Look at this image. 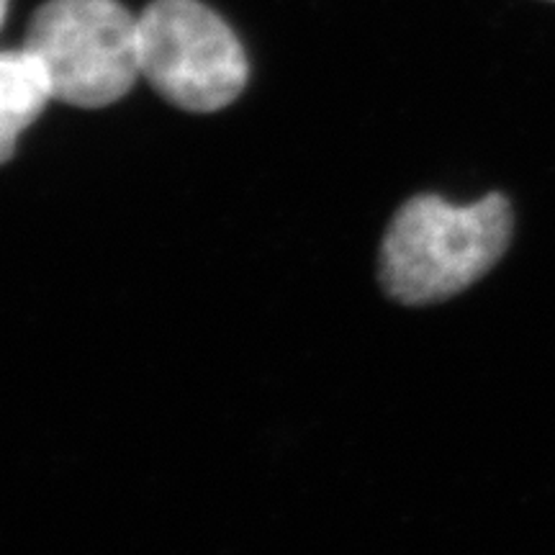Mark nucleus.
I'll list each match as a JSON object with an SVG mask.
<instances>
[{
  "label": "nucleus",
  "instance_id": "nucleus-1",
  "mask_svg": "<svg viewBox=\"0 0 555 555\" xmlns=\"http://www.w3.org/2000/svg\"><path fill=\"white\" fill-rule=\"evenodd\" d=\"M512 206L502 193L457 206L425 193L399 208L380 245V283L409 307L446 301L489 273L512 242Z\"/></svg>",
  "mask_w": 555,
  "mask_h": 555
},
{
  "label": "nucleus",
  "instance_id": "nucleus-2",
  "mask_svg": "<svg viewBox=\"0 0 555 555\" xmlns=\"http://www.w3.org/2000/svg\"><path fill=\"white\" fill-rule=\"evenodd\" d=\"M29 50L54 101L103 108L129 93L139 67V21L116 0H50L34 13Z\"/></svg>",
  "mask_w": 555,
  "mask_h": 555
},
{
  "label": "nucleus",
  "instance_id": "nucleus-3",
  "mask_svg": "<svg viewBox=\"0 0 555 555\" xmlns=\"http://www.w3.org/2000/svg\"><path fill=\"white\" fill-rule=\"evenodd\" d=\"M137 21L139 67L172 106L211 114L245 90L240 39L198 0H155Z\"/></svg>",
  "mask_w": 555,
  "mask_h": 555
},
{
  "label": "nucleus",
  "instance_id": "nucleus-4",
  "mask_svg": "<svg viewBox=\"0 0 555 555\" xmlns=\"http://www.w3.org/2000/svg\"><path fill=\"white\" fill-rule=\"evenodd\" d=\"M50 101H54L50 80L26 47L0 52V165L13 157L18 137L39 119Z\"/></svg>",
  "mask_w": 555,
  "mask_h": 555
},
{
  "label": "nucleus",
  "instance_id": "nucleus-5",
  "mask_svg": "<svg viewBox=\"0 0 555 555\" xmlns=\"http://www.w3.org/2000/svg\"><path fill=\"white\" fill-rule=\"evenodd\" d=\"M5 9H9V0H0V26H3V18H5Z\"/></svg>",
  "mask_w": 555,
  "mask_h": 555
}]
</instances>
